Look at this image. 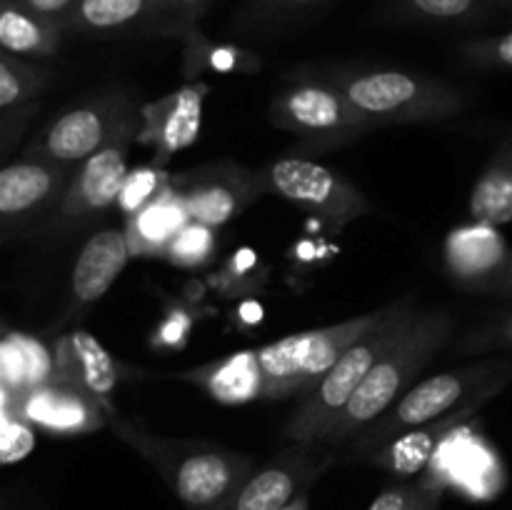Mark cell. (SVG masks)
Wrapping results in <instances>:
<instances>
[{
	"mask_svg": "<svg viewBox=\"0 0 512 510\" xmlns=\"http://www.w3.org/2000/svg\"><path fill=\"white\" fill-rule=\"evenodd\" d=\"M110 428L168 483L175 498L190 510L223 508L255 473V460L245 453L203 440L158 438L133 420L110 415Z\"/></svg>",
	"mask_w": 512,
	"mask_h": 510,
	"instance_id": "6da1fadb",
	"label": "cell"
},
{
	"mask_svg": "<svg viewBox=\"0 0 512 510\" xmlns=\"http://www.w3.org/2000/svg\"><path fill=\"white\" fill-rule=\"evenodd\" d=\"M453 330L455 320L450 310H418L405 325L400 338L390 345L388 353L375 363L368 378L360 383V388L348 400L338 420L330 425L320 445L335 453L353 443L370 423H375L400 398V393H408V385L443 350Z\"/></svg>",
	"mask_w": 512,
	"mask_h": 510,
	"instance_id": "7a4b0ae2",
	"label": "cell"
},
{
	"mask_svg": "<svg viewBox=\"0 0 512 510\" xmlns=\"http://www.w3.org/2000/svg\"><path fill=\"white\" fill-rule=\"evenodd\" d=\"M378 128L440 123L465 110V95L445 80L385 65H328L315 70Z\"/></svg>",
	"mask_w": 512,
	"mask_h": 510,
	"instance_id": "3957f363",
	"label": "cell"
},
{
	"mask_svg": "<svg viewBox=\"0 0 512 510\" xmlns=\"http://www.w3.org/2000/svg\"><path fill=\"white\" fill-rule=\"evenodd\" d=\"M410 305H415L413 295H403L373 313L355 315L325 328L285 335L275 343L255 348L265 375V400H285L310 393L323 380V375L343 358L345 350L398 318Z\"/></svg>",
	"mask_w": 512,
	"mask_h": 510,
	"instance_id": "277c9868",
	"label": "cell"
},
{
	"mask_svg": "<svg viewBox=\"0 0 512 510\" xmlns=\"http://www.w3.org/2000/svg\"><path fill=\"white\" fill-rule=\"evenodd\" d=\"M512 378V358H490L463 368L445 370L400 395L375 423H370L348 448V460H370L378 450L410 430L443 418L450 410L498 378Z\"/></svg>",
	"mask_w": 512,
	"mask_h": 510,
	"instance_id": "5b68a950",
	"label": "cell"
},
{
	"mask_svg": "<svg viewBox=\"0 0 512 510\" xmlns=\"http://www.w3.org/2000/svg\"><path fill=\"white\" fill-rule=\"evenodd\" d=\"M140 128L143 105L125 90H108L63 110L25 145L20 155L80 165L123 135L138 138Z\"/></svg>",
	"mask_w": 512,
	"mask_h": 510,
	"instance_id": "8992f818",
	"label": "cell"
},
{
	"mask_svg": "<svg viewBox=\"0 0 512 510\" xmlns=\"http://www.w3.org/2000/svg\"><path fill=\"white\" fill-rule=\"evenodd\" d=\"M415 313H418V308L410 305L398 318L385 323L383 328L373 330L363 340H358L353 348L345 350L343 358L323 375V380L310 393L303 395L295 413L285 423V438L290 443H323L330 425L338 420V415L343 413V408L353 398L355 390L360 388V383L368 378L375 363L388 353L390 345L400 338V333H403L405 325L410 323Z\"/></svg>",
	"mask_w": 512,
	"mask_h": 510,
	"instance_id": "52a82bcc",
	"label": "cell"
},
{
	"mask_svg": "<svg viewBox=\"0 0 512 510\" xmlns=\"http://www.w3.org/2000/svg\"><path fill=\"white\" fill-rule=\"evenodd\" d=\"M270 120L288 133L313 143H345L378 130L335 85L318 73L298 75L290 85L273 95Z\"/></svg>",
	"mask_w": 512,
	"mask_h": 510,
	"instance_id": "ba28073f",
	"label": "cell"
},
{
	"mask_svg": "<svg viewBox=\"0 0 512 510\" xmlns=\"http://www.w3.org/2000/svg\"><path fill=\"white\" fill-rule=\"evenodd\" d=\"M260 178L265 193L290 200L330 230H343L353 220L375 213V205L348 178L310 158L285 155L260 170Z\"/></svg>",
	"mask_w": 512,
	"mask_h": 510,
	"instance_id": "9c48e42d",
	"label": "cell"
},
{
	"mask_svg": "<svg viewBox=\"0 0 512 510\" xmlns=\"http://www.w3.org/2000/svg\"><path fill=\"white\" fill-rule=\"evenodd\" d=\"M198 28L175 0H78L63 30L68 35L90 38H148V35H173L185 38Z\"/></svg>",
	"mask_w": 512,
	"mask_h": 510,
	"instance_id": "30bf717a",
	"label": "cell"
},
{
	"mask_svg": "<svg viewBox=\"0 0 512 510\" xmlns=\"http://www.w3.org/2000/svg\"><path fill=\"white\" fill-rule=\"evenodd\" d=\"M133 140L138 138L135 135H123V138L110 143L108 148L98 150V153L90 155L88 160H83L75 168L73 180H70L68 190H65L55 213L45 223L43 233H73V230L93 223L110 205L118 203V195L130 173L128 155Z\"/></svg>",
	"mask_w": 512,
	"mask_h": 510,
	"instance_id": "8fae6325",
	"label": "cell"
},
{
	"mask_svg": "<svg viewBox=\"0 0 512 510\" xmlns=\"http://www.w3.org/2000/svg\"><path fill=\"white\" fill-rule=\"evenodd\" d=\"M78 165L20 155L0 170V233L3 243L38 223L43 215H53L63 200Z\"/></svg>",
	"mask_w": 512,
	"mask_h": 510,
	"instance_id": "7c38bea8",
	"label": "cell"
},
{
	"mask_svg": "<svg viewBox=\"0 0 512 510\" xmlns=\"http://www.w3.org/2000/svg\"><path fill=\"white\" fill-rule=\"evenodd\" d=\"M335 463V453L320 443H290L270 463L255 470L225 510H283L308 493L310 485Z\"/></svg>",
	"mask_w": 512,
	"mask_h": 510,
	"instance_id": "4fadbf2b",
	"label": "cell"
},
{
	"mask_svg": "<svg viewBox=\"0 0 512 510\" xmlns=\"http://www.w3.org/2000/svg\"><path fill=\"white\" fill-rule=\"evenodd\" d=\"M173 185L183 195L190 220L215 230L243 213L260 195H268L260 170H250L235 160H218L173 175Z\"/></svg>",
	"mask_w": 512,
	"mask_h": 510,
	"instance_id": "5bb4252c",
	"label": "cell"
},
{
	"mask_svg": "<svg viewBox=\"0 0 512 510\" xmlns=\"http://www.w3.org/2000/svg\"><path fill=\"white\" fill-rule=\"evenodd\" d=\"M208 95L210 85L193 80L143 105V128L138 140L153 150L155 165H165L173 155L190 148L200 138Z\"/></svg>",
	"mask_w": 512,
	"mask_h": 510,
	"instance_id": "9a60e30c",
	"label": "cell"
},
{
	"mask_svg": "<svg viewBox=\"0 0 512 510\" xmlns=\"http://www.w3.org/2000/svg\"><path fill=\"white\" fill-rule=\"evenodd\" d=\"M510 380L512 378H508V375H505V378L493 380V383L480 388L478 393L470 395L465 403H460L458 408L450 410V413L443 415V418L433 420V423L428 425H420V428L400 435L398 440H393V443L385 445L383 450H378V453L370 458V463L383 468L385 473L403 480L423 473V470L430 465V460L435 458V453L440 450V445L448 440V435H453L460 425H465L475 413H480L483 405L488 403V400H493L495 395L510 383Z\"/></svg>",
	"mask_w": 512,
	"mask_h": 510,
	"instance_id": "2e32d148",
	"label": "cell"
},
{
	"mask_svg": "<svg viewBox=\"0 0 512 510\" xmlns=\"http://www.w3.org/2000/svg\"><path fill=\"white\" fill-rule=\"evenodd\" d=\"M512 250L498 225L468 223L450 230L443 243V265L450 280L470 293L493 295Z\"/></svg>",
	"mask_w": 512,
	"mask_h": 510,
	"instance_id": "e0dca14e",
	"label": "cell"
},
{
	"mask_svg": "<svg viewBox=\"0 0 512 510\" xmlns=\"http://www.w3.org/2000/svg\"><path fill=\"white\" fill-rule=\"evenodd\" d=\"M15 405L25 423L50 435H88L110 425L108 410L78 385L65 380L30 385Z\"/></svg>",
	"mask_w": 512,
	"mask_h": 510,
	"instance_id": "ac0fdd59",
	"label": "cell"
},
{
	"mask_svg": "<svg viewBox=\"0 0 512 510\" xmlns=\"http://www.w3.org/2000/svg\"><path fill=\"white\" fill-rule=\"evenodd\" d=\"M55 73L38 60L0 55V158L8 160L40 110Z\"/></svg>",
	"mask_w": 512,
	"mask_h": 510,
	"instance_id": "d6986e66",
	"label": "cell"
},
{
	"mask_svg": "<svg viewBox=\"0 0 512 510\" xmlns=\"http://www.w3.org/2000/svg\"><path fill=\"white\" fill-rule=\"evenodd\" d=\"M130 258H133V250H130L128 238H125V230L108 228L90 235L73 265L70 303L60 325L68 323V320L83 318L85 310L108 293L110 285L118 280V275L123 273Z\"/></svg>",
	"mask_w": 512,
	"mask_h": 510,
	"instance_id": "ffe728a7",
	"label": "cell"
},
{
	"mask_svg": "<svg viewBox=\"0 0 512 510\" xmlns=\"http://www.w3.org/2000/svg\"><path fill=\"white\" fill-rule=\"evenodd\" d=\"M58 368L65 383L78 385L83 393L98 400L108 415H118L113 408V393L118 388L120 370L113 355L103 348L88 330H73L58 343Z\"/></svg>",
	"mask_w": 512,
	"mask_h": 510,
	"instance_id": "44dd1931",
	"label": "cell"
},
{
	"mask_svg": "<svg viewBox=\"0 0 512 510\" xmlns=\"http://www.w3.org/2000/svg\"><path fill=\"white\" fill-rule=\"evenodd\" d=\"M175 378L198 385L223 405H245L265 398V375L255 348L238 350L200 368L183 370V373H175Z\"/></svg>",
	"mask_w": 512,
	"mask_h": 510,
	"instance_id": "7402d4cb",
	"label": "cell"
},
{
	"mask_svg": "<svg viewBox=\"0 0 512 510\" xmlns=\"http://www.w3.org/2000/svg\"><path fill=\"white\" fill-rule=\"evenodd\" d=\"M188 223L190 215L183 203V195L170 183L163 195H158L140 213L125 220L123 230L133 255H140V258H165L173 240L178 238V233Z\"/></svg>",
	"mask_w": 512,
	"mask_h": 510,
	"instance_id": "603a6c76",
	"label": "cell"
},
{
	"mask_svg": "<svg viewBox=\"0 0 512 510\" xmlns=\"http://www.w3.org/2000/svg\"><path fill=\"white\" fill-rule=\"evenodd\" d=\"M495 13V0H383L378 18L418 28H478Z\"/></svg>",
	"mask_w": 512,
	"mask_h": 510,
	"instance_id": "cb8c5ba5",
	"label": "cell"
},
{
	"mask_svg": "<svg viewBox=\"0 0 512 510\" xmlns=\"http://www.w3.org/2000/svg\"><path fill=\"white\" fill-rule=\"evenodd\" d=\"M63 23L40 18L18 5L0 3V48L28 60H50L65 40Z\"/></svg>",
	"mask_w": 512,
	"mask_h": 510,
	"instance_id": "d4e9b609",
	"label": "cell"
},
{
	"mask_svg": "<svg viewBox=\"0 0 512 510\" xmlns=\"http://www.w3.org/2000/svg\"><path fill=\"white\" fill-rule=\"evenodd\" d=\"M468 213L473 223H512V135L488 160L470 190Z\"/></svg>",
	"mask_w": 512,
	"mask_h": 510,
	"instance_id": "484cf974",
	"label": "cell"
},
{
	"mask_svg": "<svg viewBox=\"0 0 512 510\" xmlns=\"http://www.w3.org/2000/svg\"><path fill=\"white\" fill-rule=\"evenodd\" d=\"M333 0H245L235 13L230 30L240 35H278L298 28Z\"/></svg>",
	"mask_w": 512,
	"mask_h": 510,
	"instance_id": "4316f807",
	"label": "cell"
},
{
	"mask_svg": "<svg viewBox=\"0 0 512 510\" xmlns=\"http://www.w3.org/2000/svg\"><path fill=\"white\" fill-rule=\"evenodd\" d=\"M263 60L230 43H213L193 28L183 38V70L188 78L203 73H258Z\"/></svg>",
	"mask_w": 512,
	"mask_h": 510,
	"instance_id": "83f0119b",
	"label": "cell"
},
{
	"mask_svg": "<svg viewBox=\"0 0 512 510\" xmlns=\"http://www.w3.org/2000/svg\"><path fill=\"white\" fill-rule=\"evenodd\" d=\"M443 483L430 475L420 480H398L380 490L368 510H440Z\"/></svg>",
	"mask_w": 512,
	"mask_h": 510,
	"instance_id": "f1b7e54d",
	"label": "cell"
},
{
	"mask_svg": "<svg viewBox=\"0 0 512 510\" xmlns=\"http://www.w3.org/2000/svg\"><path fill=\"white\" fill-rule=\"evenodd\" d=\"M173 183V175L165 173L163 165H140V168L130 170L128 178H125L123 190L118 195V210L125 220L133 218L135 213L145 208V205L153 203L158 195L165 193V188Z\"/></svg>",
	"mask_w": 512,
	"mask_h": 510,
	"instance_id": "f546056e",
	"label": "cell"
},
{
	"mask_svg": "<svg viewBox=\"0 0 512 510\" xmlns=\"http://www.w3.org/2000/svg\"><path fill=\"white\" fill-rule=\"evenodd\" d=\"M215 248H218L215 228H208V225L190 220L180 230L178 238L173 240L165 260H170L173 265H180V268H200V265L213 260Z\"/></svg>",
	"mask_w": 512,
	"mask_h": 510,
	"instance_id": "4dcf8cb0",
	"label": "cell"
},
{
	"mask_svg": "<svg viewBox=\"0 0 512 510\" xmlns=\"http://www.w3.org/2000/svg\"><path fill=\"white\" fill-rule=\"evenodd\" d=\"M460 58L475 68L512 70V30L503 35L468 40L460 45Z\"/></svg>",
	"mask_w": 512,
	"mask_h": 510,
	"instance_id": "1f68e13d",
	"label": "cell"
},
{
	"mask_svg": "<svg viewBox=\"0 0 512 510\" xmlns=\"http://www.w3.org/2000/svg\"><path fill=\"white\" fill-rule=\"evenodd\" d=\"M195 318H198V310L195 308H188L185 303H168L165 318L160 320L158 328L150 335V345H153L155 350L185 348L190 333H193Z\"/></svg>",
	"mask_w": 512,
	"mask_h": 510,
	"instance_id": "d6a6232c",
	"label": "cell"
},
{
	"mask_svg": "<svg viewBox=\"0 0 512 510\" xmlns=\"http://www.w3.org/2000/svg\"><path fill=\"white\" fill-rule=\"evenodd\" d=\"M493 350H512V313L480 325L455 348L458 355H485Z\"/></svg>",
	"mask_w": 512,
	"mask_h": 510,
	"instance_id": "836d02e7",
	"label": "cell"
},
{
	"mask_svg": "<svg viewBox=\"0 0 512 510\" xmlns=\"http://www.w3.org/2000/svg\"><path fill=\"white\" fill-rule=\"evenodd\" d=\"M258 268L260 260L258 253L253 248H240L235 250L233 255L228 258V263L223 265V275H220V285L225 288V293H243L245 283L248 285H258Z\"/></svg>",
	"mask_w": 512,
	"mask_h": 510,
	"instance_id": "e575fe53",
	"label": "cell"
},
{
	"mask_svg": "<svg viewBox=\"0 0 512 510\" xmlns=\"http://www.w3.org/2000/svg\"><path fill=\"white\" fill-rule=\"evenodd\" d=\"M0 3L18 5V8L28 10V13L40 15V18L58 20V23H63L78 0H0Z\"/></svg>",
	"mask_w": 512,
	"mask_h": 510,
	"instance_id": "d590c367",
	"label": "cell"
},
{
	"mask_svg": "<svg viewBox=\"0 0 512 510\" xmlns=\"http://www.w3.org/2000/svg\"><path fill=\"white\" fill-rule=\"evenodd\" d=\"M238 315H243V325L253 328V325H258L260 320H263V308H260L258 303H245L240 305Z\"/></svg>",
	"mask_w": 512,
	"mask_h": 510,
	"instance_id": "8d00e7d4",
	"label": "cell"
},
{
	"mask_svg": "<svg viewBox=\"0 0 512 510\" xmlns=\"http://www.w3.org/2000/svg\"><path fill=\"white\" fill-rule=\"evenodd\" d=\"M175 3H178L180 8H183L185 13L190 15V18H193V20H198L200 15H203V10L208 8V3H210V0H175Z\"/></svg>",
	"mask_w": 512,
	"mask_h": 510,
	"instance_id": "74e56055",
	"label": "cell"
},
{
	"mask_svg": "<svg viewBox=\"0 0 512 510\" xmlns=\"http://www.w3.org/2000/svg\"><path fill=\"white\" fill-rule=\"evenodd\" d=\"M493 295H503V298H512V253H510L508 268H505V273H503V278H500V283L495 285Z\"/></svg>",
	"mask_w": 512,
	"mask_h": 510,
	"instance_id": "f35d334b",
	"label": "cell"
},
{
	"mask_svg": "<svg viewBox=\"0 0 512 510\" xmlns=\"http://www.w3.org/2000/svg\"><path fill=\"white\" fill-rule=\"evenodd\" d=\"M283 510H308V493L300 495L298 500H293V503H290L288 508H283Z\"/></svg>",
	"mask_w": 512,
	"mask_h": 510,
	"instance_id": "ab89813d",
	"label": "cell"
},
{
	"mask_svg": "<svg viewBox=\"0 0 512 510\" xmlns=\"http://www.w3.org/2000/svg\"><path fill=\"white\" fill-rule=\"evenodd\" d=\"M498 10H512V0H495Z\"/></svg>",
	"mask_w": 512,
	"mask_h": 510,
	"instance_id": "60d3db41",
	"label": "cell"
},
{
	"mask_svg": "<svg viewBox=\"0 0 512 510\" xmlns=\"http://www.w3.org/2000/svg\"><path fill=\"white\" fill-rule=\"evenodd\" d=\"M3 510H10V505H5V508Z\"/></svg>",
	"mask_w": 512,
	"mask_h": 510,
	"instance_id": "b9f144b4",
	"label": "cell"
},
{
	"mask_svg": "<svg viewBox=\"0 0 512 510\" xmlns=\"http://www.w3.org/2000/svg\"><path fill=\"white\" fill-rule=\"evenodd\" d=\"M215 510H225V505H223V508H215Z\"/></svg>",
	"mask_w": 512,
	"mask_h": 510,
	"instance_id": "7bdbcfd3",
	"label": "cell"
}]
</instances>
